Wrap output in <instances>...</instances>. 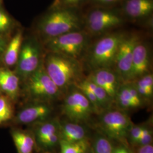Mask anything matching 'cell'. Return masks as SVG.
Segmentation results:
<instances>
[{"instance_id": "1", "label": "cell", "mask_w": 153, "mask_h": 153, "mask_svg": "<svg viewBox=\"0 0 153 153\" xmlns=\"http://www.w3.org/2000/svg\"><path fill=\"white\" fill-rule=\"evenodd\" d=\"M44 65L50 78L64 94L69 88L84 78L81 62L68 56L49 52Z\"/></svg>"}, {"instance_id": "2", "label": "cell", "mask_w": 153, "mask_h": 153, "mask_svg": "<svg viewBox=\"0 0 153 153\" xmlns=\"http://www.w3.org/2000/svg\"><path fill=\"white\" fill-rule=\"evenodd\" d=\"M82 20L78 9H52L40 21L38 30L45 39L82 30Z\"/></svg>"}, {"instance_id": "3", "label": "cell", "mask_w": 153, "mask_h": 153, "mask_svg": "<svg viewBox=\"0 0 153 153\" xmlns=\"http://www.w3.org/2000/svg\"><path fill=\"white\" fill-rule=\"evenodd\" d=\"M44 44L49 52L79 60L88 47V33L82 30L71 31L47 39Z\"/></svg>"}, {"instance_id": "4", "label": "cell", "mask_w": 153, "mask_h": 153, "mask_svg": "<svg viewBox=\"0 0 153 153\" xmlns=\"http://www.w3.org/2000/svg\"><path fill=\"white\" fill-rule=\"evenodd\" d=\"M125 34L115 33L105 35L90 48L86 57L91 71L99 68H112L119 44Z\"/></svg>"}, {"instance_id": "5", "label": "cell", "mask_w": 153, "mask_h": 153, "mask_svg": "<svg viewBox=\"0 0 153 153\" xmlns=\"http://www.w3.org/2000/svg\"><path fill=\"white\" fill-rule=\"evenodd\" d=\"M99 115V128L104 136L129 146L128 136L133 124L126 111L111 108Z\"/></svg>"}, {"instance_id": "6", "label": "cell", "mask_w": 153, "mask_h": 153, "mask_svg": "<svg viewBox=\"0 0 153 153\" xmlns=\"http://www.w3.org/2000/svg\"><path fill=\"white\" fill-rule=\"evenodd\" d=\"M65 93L62 112L69 120L83 124L97 114L88 99L75 86L70 87Z\"/></svg>"}, {"instance_id": "7", "label": "cell", "mask_w": 153, "mask_h": 153, "mask_svg": "<svg viewBox=\"0 0 153 153\" xmlns=\"http://www.w3.org/2000/svg\"><path fill=\"white\" fill-rule=\"evenodd\" d=\"M27 90L30 95L40 102L56 100L63 93L50 78L46 71L44 62L27 77Z\"/></svg>"}, {"instance_id": "8", "label": "cell", "mask_w": 153, "mask_h": 153, "mask_svg": "<svg viewBox=\"0 0 153 153\" xmlns=\"http://www.w3.org/2000/svg\"><path fill=\"white\" fill-rule=\"evenodd\" d=\"M124 22V19L120 13L109 7L103 6L90 10L85 19L88 33L95 35L106 33L120 26Z\"/></svg>"}, {"instance_id": "9", "label": "cell", "mask_w": 153, "mask_h": 153, "mask_svg": "<svg viewBox=\"0 0 153 153\" xmlns=\"http://www.w3.org/2000/svg\"><path fill=\"white\" fill-rule=\"evenodd\" d=\"M140 40L137 34L126 35L119 44L114 69L122 82H128L131 73L134 48Z\"/></svg>"}, {"instance_id": "10", "label": "cell", "mask_w": 153, "mask_h": 153, "mask_svg": "<svg viewBox=\"0 0 153 153\" xmlns=\"http://www.w3.org/2000/svg\"><path fill=\"white\" fill-rule=\"evenodd\" d=\"M38 43L33 40H28L22 44L17 61L18 73L27 78L35 71L41 62V53Z\"/></svg>"}, {"instance_id": "11", "label": "cell", "mask_w": 153, "mask_h": 153, "mask_svg": "<svg viewBox=\"0 0 153 153\" xmlns=\"http://www.w3.org/2000/svg\"><path fill=\"white\" fill-rule=\"evenodd\" d=\"M92 82L103 88L114 101L122 81L112 68H99L91 71L87 76Z\"/></svg>"}, {"instance_id": "12", "label": "cell", "mask_w": 153, "mask_h": 153, "mask_svg": "<svg viewBox=\"0 0 153 153\" xmlns=\"http://www.w3.org/2000/svg\"><path fill=\"white\" fill-rule=\"evenodd\" d=\"M145 103L131 82L121 83L114 100L117 108L127 111L141 107Z\"/></svg>"}, {"instance_id": "13", "label": "cell", "mask_w": 153, "mask_h": 153, "mask_svg": "<svg viewBox=\"0 0 153 153\" xmlns=\"http://www.w3.org/2000/svg\"><path fill=\"white\" fill-rule=\"evenodd\" d=\"M150 64L149 48L146 44L140 40L134 48L131 73L128 82L150 72Z\"/></svg>"}, {"instance_id": "14", "label": "cell", "mask_w": 153, "mask_h": 153, "mask_svg": "<svg viewBox=\"0 0 153 153\" xmlns=\"http://www.w3.org/2000/svg\"><path fill=\"white\" fill-rule=\"evenodd\" d=\"M52 112V107L45 102L38 101L22 109L16 116V121L22 124L43 121Z\"/></svg>"}, {"instance_id": "15", "label": "cell", "mask_w": 153, "mask_h": 153, "mask_svg": "<svg viewBox=\"0 0 153 153\" xmlns=\"http://www.w3.org/2000/svg\"><path fill=\"white\" fill-rule=\"evenodd\" d=\"M121 11L131 19L147 18L153 13V0H123Z\"/></svg>"}, {"instance_id": "16", "label": "cell", "mask_w": 153, "mask_h": 153, "mask_svg": "<svg viewBox=\"0 0 153 153\" xmlns=\"http://www.w3.org/2000/svg\"><path fill=\"white\" fill-rule=\"evenodd\" d=\"M60 140L76 142L88 140V131L82 124L69 121L59 122Z\"/></svg>"}, {"instance_id": "17", "label": "cell", "mask_w": 153, "mask_h": 153, "mask_svg": "<svg viewBox=\"0 0 153 153\" xmlns=\"http://www.w3.org/2000/svg\"><path fill=\"white\" fill-rule=\"evenodd\" d=\"M19 79L13 71L0 69V89L11 98L16 97L19 88Z\"/></svg>"}, {"instance_id": "18", "label": "cell", "mask_w": 153, "mask_h": 153, "mask_svg": "<svg viewBox=\"0 0 153 153\" xmlns=\"http://www.w3.org/2000/svg\"><path fill=\"white\" fill-rule=\"evenodd\" d=\"M22 44V33L21 31H18L6 46L3 56L6 65L11 66L16 64Z\"/></svg>"}, {"instance_id": "19", "label": "cell", "mask_w": 153, "mask_h": 153, "mask_svg": "<svg viewBox=\"0 0 153 153\" xmlns=\"http://www.w3.org/2000/svg\"><path fill=\"white\" fill-rule=\"evenodd\" d=\"M137 92L145 102L150 101L153 98V76L151 72L131 81Z\"/></svg>"}, {"instance_id": "20", "label": "cell", "mask_w": 153, "mask_h": 153, "mask_svg": "<svg viewBox=\"0 0 153 153\" xmlns=\"http://www.w3.org/2000/svg\"><path fill=\"white\" fill-rule=\"evenodd\" d=\"M12 137L18 153H32L35 145V138L26 131H16L12 133Z\"/></svg>"}, {"instance_id": "21", "label": "cell", "mask_w": 153, "mask_h": 153, "mask_svg": "<svg viewBox=\"0 0 153 153\" xmlns=\"http://www.w3.org/2000/svg\"><path fill=\"white\" fill-rule=\"evenodd\" d=\"M59 121L57 120L42 123L35 131L36 139L39 142L42 140L59 131Z\"/></svg>"}, {"instance_id": "22", "label": "cell", "mask_w": 153, "mask_h": 153, "mask_svg": "<svg viewBox=\"0 0 153 153\" xmlns=\"http://www.w3.org/2000/svg\"><path fill=\"white\" fill-rule=\"evenodd\" d=\"M61 153H84L91 146L88 140L76 142H68L60 140Z\"/></svg>"}, {"instance_id": "23", "label": "cell", "mask_w": 153, "mask_h": 153, "mask_svg": "<svg viewBox=\"0 0 153 153\" xmlns=\"http://www.w3.org/2000/svg\"><path fill=\"white\" fill-rule=\"evenodd\" d=\"M92 148L94 153H112L114 146L109 138L99 134L95 137Z\"/></svg>"}, {"instance_id": "24", "label": "cell", "mask_w": 153, "mask_h": 153, "mask_svg": "<svg viewBox=\"0 0 153 153\" xmlns=\"http://www.w3.org/2000/svg\"><path fill=\"white\" fill-rule=\"evenodd\" d=\"M13 108L9 99L5 97H0V124L11 119Z\"/></svg>"}, {"instance_id": "25", "label": "cell", "mask_w": 153, "mask_h": 153, "mask_svg": "<svg viewBox=\"0 0 153 153\" xmlns=\"http://www.w3.org/2000/svg\"><path fill=\"white\" fill-rule=\"evenodd\" d=\"M85 1V0H55L51 8L78 9Z\"/></svg>"}, {"instance_id": "26", "label": "cell", "mask_w": 153, "mask_h": 153, "mask_svg": "<svg viewBox=\"0 0 153 153\" xmlns=\"http://www.w3.org/2000/svg\"><path fill=\"white\" fill-rule=\"evenodd\" d=\"M146 125H134L133 124L129 130L128 136V141L131 144L132 146H135L138 140L142 134V131H143Z\"/></svg>"}, {"instance_id": "27", "label": "cell", "mask_w": 153, "mask_h": 153, "mask_svg": "<svg viewBox=\"0 0 153 153\" xmlns=\"http://www.w3.org/2000/svg\"><path fill=\"white\" fill-rule=\"evenodd\" d=\"M153 141V130L150 126L146 125L142 134L140 139L137 142L135 147L141 146L143 145H146L152 143Z\"/></svg>"}, {"instance_id": "28", "label": "cell", "mask_w": 153, "mask_h": 153, "mask_svg": "<svg viewBox=\"0 0 153 153\" xmlns=\"http://www.w3.org/2000/svg\"><path fill=\"white\" fill-rule=\"evenodd\" d=\"M12 20L4 9L0 7V33L7 31L11 27Z\"/></svg>"}, {"instance_id": "29", "label": "cell", "mask_w": 153, "mask_h": 153, "mask_svg": "<svg viewBox=\"0 0 153 153\" xmlns=\"http://www.w3.org/2000/svg\"><path fill=\"white\" fill-rule=\"evenodd\" d=\"M60 136L59 131L55 134L47 137L38 142L39 143L45 148H52L55 146L57 144H59Z\"/></svg>"}, {"instance_id": "30", "label": "cell", "mask_w": 153, "mask_h": 153, "mask_svg": "<svg viewBox=\"0 0 153 153\" xmlns=\"http://www.w3.org/2000/svg\"><path fill=\"white\" fill-rule=\"evenodd\" d=\"M94 4L98 6L111 7L120 2L121 0H90Z\"/></svg>"}, {"instance_id": "31", "label": "cell", "mask_w": 153, "mask_h": 153, "mask_svg": "<svg viewBox=\"0 0 153 153\" xmlns=\"http://www.w3.org/2000/svg\"><path fill=\"white\" fill-rule=\"evenodd\" d=\"M112 153H133L129 146L123 143H120L113 148Z\"/></svg>"}, {"instance_id": "32", "label": "cell", "mask_w": 153, "mask_h": 153, "mask_svg": "<svg viewBox=\"0 0 153 153\" xmlns=\"http://www.w3.org/2000/svg\"><path fill=\"white\" fill-rule=\"evenodd\" d=\"M136 153H153V146L152 143L137 147Z\"/></svg>"}, {"instance_id": "33", "label": "cell", "mask_w": 153, "mask_h": 153, "mask_svg": "<svg viewBox=\"0 0 153 153\" xmlns=\"http://www.w3.org/2000/svg\"><path fill=\"white\" fill-rule=\"evenodd\" d=\"M7 45L6 40L2 36H0V61L4 56L6 46Z\"/></svg>"}, {"instance_id": "34", "label": "cell", "mask_w": 153, "mask_h": 153, "mask_svg": "<svg viewBox=\"0 0 153 153\" xmlns=\"http://www.w3.org/2000/svg\"><path fill=\"white\" fill-rule=\"evenodd\" d=\"M84 153H94V151H93V148L92 146H91L90 148H88V149Z\"/></svg>"}, {"instance_id": "35", "label": "cell", "mask_w": 153, "mask_h": 153, "mask_svg": "<svg viewBox=\"0 0 153 153\" xmlns=\"http://www.w3.org/2000/svg\"></svg>"}]
</instances>
